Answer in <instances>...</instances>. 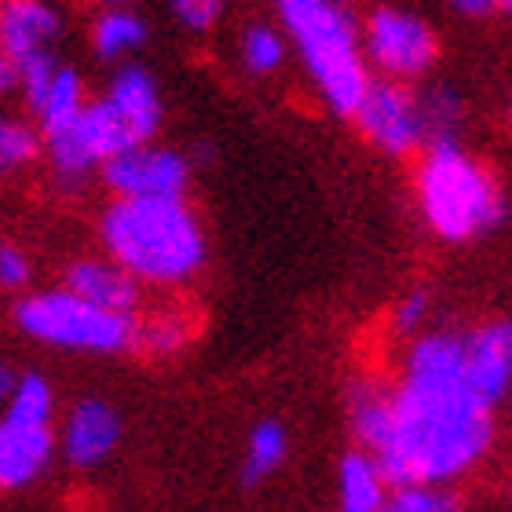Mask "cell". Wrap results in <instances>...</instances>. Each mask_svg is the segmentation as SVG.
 <instances>
[{"label":"cell","instance_id":"7a4b0ae2","mask_svg":"<svg viewBox=\"0 0 512 512\" xmlns=\"http://www.w3.org/2000/svg\"><path fill=\"white\" fill-rule=\"evenodd\" d=\"M278 26L286 30L293 52L319 88L322 103L352 118L374 77L363 52V26L344 0H271Z\"/></svg>","mask_w":512,"mask_h":512},{"label":"cell","instance_id":"52a82bcc","mask_svg":"<svg viewBox=\"0 0 512 512\" xmlns=\"http://www.w3.org/2000/svg\"><path fill=\"white\" fill-rule=\"evenodd\" d=\"M363 52L377 77L417 81L439 59V37L421 15L399 4H377L363 19Z\"/></svg>","mask_w":512,"mask_h":512},{"label":"cell","instance_id":"d4e9b609","mask_svg":"<svg viewBox=\"0 0 512 512\" xmlns=\"http://www.w3.org/2000/svg\"><path fill=\"white\" fill-rule=\"evenodd\" d=\"M395 505L403 512H458V498L439 491L436 483H414V487H399Z\"/></svg>","mask_w":512,"mask_h":512},{"label":"cell","instance_id":"ffe728a7","mask_svg":"<svg viewBox=\"0 0 512 512\" xmlns=\"http://www.w3.org/2000/svg\"><path fill=\"white\" fill-rule=\"evenodd\" d=\"M286 458V428L275 425V421H264V425L253 428L246 447V465H242V483L256 487V483L271 476V472L282 465Z\"/></svg>","mask_w":512,"mask_h":512},{"label":"cell","instance_id":"7c38bea8","mask_svg":"<svg viewBox=\"0 0 512 512\" xmlns=\"http://www.w3.org/2000/svg\"><path fill=\"white\" fill-rule=\"evenodd\" d=\"M66 289H74L77 297L92 300L99 308L121 311V315H132L139 304V286L136 275L125 271V267L114 260H77V264L66 267Z\"/></svg>","mask_w":512,"mask_h":512},{"label":"cell","instance_id":"f1b7e54d","mask_svg":"<svg viewBox=\"0 0 512 512\" xmlns=\"http://www.w3.org/2000/svg\"><path fill=\"white\" fill-rule=\"evenodd\" d=\"M491 4V11H505V15H512V0H487Z\"/></svg>","mask_w":512,"mask_h":512},{"label":"cell","instance_id":"30bf717a","mask_svg":"<svg viewBox=\"0 0 512 512\" xmlns=\"http://www.w3.org/2000/svg\"><path fill=\"white\" fill-rule=\"evenodd\" d=\"M63 33V15L52 0H4L0 4V77L4 88L22 63L52 52Z\"/></svg>","mask_w":512,"mask_h":512},{"label":"cell","instance_id":"1f68e13d","mask_svg":"<svg viewBox=\"0 0 512 512\" xmlns=\"http://www.w3.org/2000/svg\"><path fill=\"white\" fill-rule=\"evenodd\" d=\"M509 392H512V388H509Z\"/></svg>","mask_w":512,"mask_h":512},{"label":"cell","instance_id":"4316f807","mask_svg":"<svg viewBox=\"0 0 512 512\" xmlns=\"http://www.w3.org/2000/svg\"><path fill=\"white\" fill-rule=\"evenodd\" d=\"M428 311V297L425 293H410V297L399 304V311H395V322H399V330H414L417 322L425 319Z\"/></svg>","mask_w":512,"mask_h":512},{"label":"cell","instance_id":"4fadbf2b","mask_svg":"<svg viewBox=\"0 0 512 512\" xmlns=\"http://www.w3.org/2000/svg\"><path fill=\"white\" fill-rule=\"evenodd\" d=\"M118 414L103 399H85L74 406V414L66 417L63 450L74 465H99L118 443Z\"/></svg>","mask_w":512,"mask_h":512},{"label":"cell","instance_id":"5b68a950","mask_svg":"<svg viewBox=\"0 0 512 512\" xmlns=\"http://www.w3.org/2000/svg\"><path fill=\"white\" fill-rule=\"evenodd\" d=\"M15 326L26 337L74 352H125L136 348V319L107 311L74 289L33 293L15 304Z\"/></svg>","mask_w":512,"mask_h":512},{"label":"cell","instance_id":"4dcf8cb0","mask_svg":"<svg viewBox=\"0 0 512 512\" xmlns=\"http://www.w3.org/2000/svg\"><path fill=\"white\" fill-rule=\"evenodd\" d=\"M374 512H403V509H399V505L392 502V505H381V509H374Z\"/></svg>","mask_w":512,"mask_h":512},{"label":"cell","instance_id":"ac0fdd59","mask_svg":"<svg viewBox=\"0 0 512 512\" xmlns=\"http://www.w3.org/2000/svg\"><path fill=\"white\" fill-rule=\"evenodd\" d=\"M384 472L374 454H348L341 461V509L344 512H374L384 505Z\"/></svg>","mask_w":512,"mask_h":512},{"label":"cell","instance_id":"2e32d148","mask_svg":"<svg viewBox=\"0 0 512 512\" xmlns=\"http://www.w3.org/2000/svg\"><path fill=\"white\" fill-rule=\"evenodd\" d=\"M352 428L370 454H381L395 428V392H384L377 384H359L352 392Z\"/></svg>","mask_w":512,"mask_h":512},{"label":"cell","instance_id":"484cf974","mask_svg":"<svg viewBox=\"0 0 512 512\" xmlns=\"http://www.w3.org/2000/svg\"><path fill=\"white\" fill-rule=\"evenodd\" d=\"M30 278V267H26V256L19 253L15 246H4L0 249V282L8 289L22 286Z\"/></svg>","mask_w":512,"mask_h":512},{"label":"cell","instance_id":"8992f818","mask_svg":"<svg viewBox=\"0 0 512 512\" xmlns=\"http://www.w3.org/2000/svg\"><path fill=\"white\" fill-rule=\"evenodd\" d=\"M52 392L41 374L19 377L0 425V483L22 487L52 458Z\"/></svg>","mask_w":512,"mask_h":512},{"label":"cell","instance_id":"6da1fadb","mask_svg":"<svg viewBox=\"0 0 512 512\" xmlns=\"http://www.w3.org/2000/svg\"><path fill=\"white\" fill-rule=\"evenodd\" d=\"M487 447L491 403H483L465 377L406 374L395 392L392 439L374 458L392 487H414L458 476Z\"/></svg>","mask_w":512,"mask_h":512},{"label":"cell","instance_id":"44dd1931","mask_svg":"<svg viewBox=\"0 0 512 512\" xmlns=\"http://www.w3.org/2000/svg\"><path fill=\"white\" fill-rule=\"evenodd\" d=\"M136 344L150 355H169L187 344V319L180 311H158L136 322Z\"/></svg>","mask_w":512,"mask_h":512},{"label":"cell","instance_id":"83f0119b","mask_svg":"<svg viewBox=\"0 0 512 512\" xmlns=\"http://www.w3.org/2000/svg\"><path fill=\"white\" fill-rule=\"evenodd\" d=\"M443 4H450L458 15H469V19H476V15H487V11H491V4H487V0H443Z\"/></svg>","mask_w":512,"mask_h":512},{"label":"cell","instance_id":"9a60e30c","mask_svg":"<svg viewBox=\"0 0 512 512\" xmlns=\"http://www.w3.org/2000/svg\"><path fill=\"white\" fill-rule=\"evenodd\" d=\"M92 52L107 63L128 59L132 52H139L147 44V22L143 15L132 8H103L92 19Z\"/></svg>","mask_w":512,"mask_h":512},{"label":"cell","instance_id":"8fae6325","mask_svg":"<svg viewBox=\"0 0 512 512\" xmlns=\"http://www.w3.org/2000/svg\"><path fill=\"white\" fill-rule=\"evenodd\" d=\"M465 381L483 403H498L512 388V322H487L465 337Z\"/></svg>","mask_w":512,"mask_h":512},{"label":"cell","instance_id":"d6986e66","mask_svg":"<svg viewBox=\"0 0 512 512\" xmlns=\"http://www.w3.org/2000/svg\"><path fill=\"white\" fill-rule=\"evenodd\" d=\"M286 44H289L286 30H275L267 22H253L238 37V59H242V66L253 77H267L286 63Z\"/></svg>","mask_w":512,"mask_h":512},{"label":"cell","instance_id":"277c9868","mask_svg":"<svg viewBox=\"0 0 512 512\" xmlns=\"http://www.w3.org/2000/svg\"><path fill=\"white\" fill-rule=\"evenodd\" d=\"M417 202L428 227L450 242L476 238L502 220L498 183L458 147V139L425 143V158L417 165Z\"/></svg>","mask_w":512,"mask_h":512},{"label":"cell","instance_id":"e0dca14e","mask_svg":"<svg viewBox=\"0 0 512 512\" xmlns=\"http://www.w3.org/2000/svg\"><path fill=\"white\" fill-rule=\"evenodd\" d=\"M85 107L88 99H85V85H81V74H77L74 66H59V74H55L52 88H48V96H44L41 110L33 118L41 125V136L52 139L59 132H66L70 125H77Z\"/></svg>","mask_w":512,"mask_h":512},{"label":"cell","instance_id":"9c48e42d","mask_svg":"<svg viewBox=\"0 0 512 512\" xmlns=\"http://www.w3.org/2000/svg\"><path fill=\"white\" fill-rule=\"evenodd\" d=\"M191 165L169 147H132L103 165V183L118 198H183Z\"/></svg>","mask_w":512,"mask_h":512},{"label":"cell","instance_id":"cb8c5ba5","mask_svg":"<svg viewBox=\"0 0 512 512\" xmlns=\"http://www.w3.org/2000/svg\"><path fill=\"white\" fill-rule=\"evenodd\" d=\"M227 0H169L172 19L180 22L183 30L191 33H209L224 15Z\"/></svg>","mask_w":512,"mask_h":512},{"label":"cell","instance_id":"f546056e","mask_svg":"<svg viewBox=\"0 0 512 512\" xmlns=\"http://www.w3.org/2000/svg\"><path fill=\"white\" fill-rule=\"evenodd\" d=\"M107 8H132V0H103Z\"/></svg>","mask_w":512,"mask_h":512},{"label":"cell","instance_id":"603a6c76","mask_svg":"<svg viewBox=\"0 0 512 512\" xmlns=\"http://www.w3.org/2000/svg\"><path fill=\"white\" fill-rule=\"evenodd\" d=\"M41 132L22 121H4L0 125V165L4 169H22L41 154Z\"/></svg>","mask_w":512,"mask_h":512},{"label":"cell","instance_id":"7402d4cb","mask_svg":"<svg viewBox=\"0 0 512 512\" xmlns=\"http://www.w3.org/2000/svg\"><path fill=\"white\" fill-rule=\"evenodd\" d=\"M421 107L428 118V143L432 139H454L461 121V99L450 88H428L421 92Z\"/></svg>","mask_w":512,"mask_h":512},{"label":"cell","instance_id":"5bb4252c","mask_svg":"<svg viewBox=\"0 0 512 512\" xmlns=\"http://www.w3.org/2000/svg\"><path fill=\"white\" fill-rule=\"evenodd\" d=\"M107 96L114 99L121 114L136 125V132H139V139H143V143H150V139L158 136V128H161V96H158L154 77H150L143 66H139V63L118 66V74L110 77Z\"/></svg>","mask_w":512,"mask_h":512},{"label":"cell","instance_id":"3957f363","mask_svg":"<svg viewBox=\"0 0 512 512\" xmlns=\"http://www.w3.org/2000/svg\"><path fill=\"white\" fill-rule=\"evenodd\" d=\"M103 246L143 282H183L205 260V238L183 198H118L99 224Z\"/></svg>","mask_w":512,"mask_h":512},{"label":"cell","instance_id":"ba28073f","mask_svg":"<svg viewBox=\"0 0 512 512\" xmlns=\"http://www.w3.org/2000/svg\"><path fill=\"white\" fill-rule=\"evenodd\" d=\"M352 118L374 147H381L384 154H395V158L428 143V118L421 107V92H410L406 81L374 77V85Z\"/></svg>","mask_w":512,"mask_h":512}]
</instances>
